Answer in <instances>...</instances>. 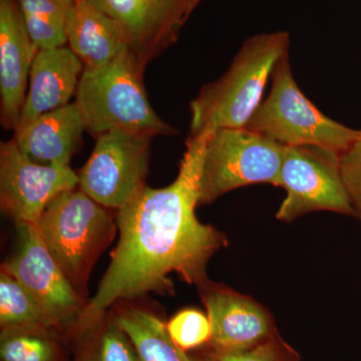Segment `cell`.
Returning a JSON list of instances; mask_svg holds the SVG:
<instances>
[{
  "instance_id": "obj_1",
  "label": "cell",
  "mask_w": 361,
  "mask_h": 361,
  "mask_svg": "<svg viewBox=\"0 0 361 361\" xmlns=\"http://www.w3.org/2000/svg\"><path fill=\"white\" fill-rule=\"evenodd\" d=\"M210 135L188 137L179 174L161 189L146 186L118 209L120 239L97 294L78 317L80 331L94 329L118 300L149 292L172 293L169 275L188 284L208 281L206 268L216 252L228 245L222 232L196 216L200 204L204 153Z\"/></svg>"
},
{
  "instance_id": "obj_2",
  "label": "cell",
  "mask_w": 361,
  "mask_h": 361,
  "mask_svg": "<svg viewBox=\"0 0 361 361\" xmlns=\"http://www.w3.org/2000/svg\"><path fill=\"white\" fill-rule=\"evenodd\" d=\"M289 35L261 33L242 45L229 70L206 85L190 104V137L222 129H244L262 103L278 61L288 54Z\"/></svg>"
},
{
  "instance_id": "obj_3",
  "label": "cell",
  "mask_w": 361,
  "mask_h": 361,
  "mask_svg": "<svg viewBox=\"0 0 361 361\" xmlns=\"http://www.w3.org/2000/svg\"><path fill=\"white\" fill-rule=\"evenodd\" d=\"M144 71L130 49L106 65L85 68L75 103L90 135L97 139L116 130L151 137L177 134L152 108L142 82Z\"/></svg>"
},
{
  "instance_id": "obj_4",
  "label": "cell",
  "mask_w": 361,
  "mask_h": 361,
  "mask_svg": "<svg viewBox=\"0 0 361 361\" xmlns=\"http://www.w3.org/2000/svg\"><path fill=\"white\" fill-rule=\"evenodd\" d=\"M269 96L258 106L245 129L285 146H313L342 156L361 130L350 129L318 110L299 90L288 54L273 70Z\"/></svg>"
},
{
  "instance_id": "obj_5",
  "label": "cell",
  "mask_w": 361,
  "mask_h": 361,
  "mask_svg": "<svg viewBox=\"0 0 361 361\" xmlns=\"http://www.w3.org/2000/svg\"><path fill=\"white\" fill-rule=\"evenodd\" d=\"M35 226L47 250L75 287L84 283L114 232L108 208L77 188L54 199Z\"/></svg>"
},
{
  "instance_id": "obj_6",
  "label": "cell",
  "mask_w": 361,
  "mask_h": 361,
  "mask_svg": "<svg viewBox=\"0 0 361 361\" xmlns=\"http://www.w3.org/2000/svg\"><path fill=\"white\" fill-rule=\"evenodd\" d=\"M286 146L245 129H222L209 135L204 153L200 204L255 184L277 187Z\"/></svg>"
},
{
  "instance_id": "obj_7",
  "label": "cell",
  "mask_w": 361,
  "mask_h": 361,
  "mask_svg": "<svg viewBox=\"0 0 361 361\" xmlns=\"http://www.w3.org/2000/svg\"><path fill=\"white\" fill-rule=\"evenodd\" d=\"M341 156L313 146H286L277 187L286 197L276 218L292 222L315 211L355 217L339 169Z\"/></svg>"
},
{
  "instance_id": "obj_8",
  "label": "cell",
  "mask_w": 361,
  "mask_h": 361,
  "mask_svg": "<svg viewBox=\"0 0 361 361\" xmlns=\"http://www.w3.org/2000/svg\"><path fill=\"white\" fill-rule=\"evenodd\" d=\"M152 139L121 130L99 135L78 174L80 189L106 208L127 205L147 186Z\"/></svg>"
},
{
  "instance_id": "obj_9",
  "label": "cell",
  "mask_w": 361,
  "mask_h": 361,
  "mask_svg": "<svg viewBox=\"0 0 361 361\" xmlns=\"http://www.w3.org/2000/svg\"><path fill=\"white\" fill-rule=\"evenodd\" d=\"M78 186L71 166L33 163L14 139L0 145V203L16 225H37L54 199Z\"/></svg>"
},
{
  "instance_id": "obj_10",
  "label": "cell",
  "mask_w": 361,
  "mask_h": 361,
  "mask_svg": "<svg viewBox=\"0 0 361 361\" xmlns=\"http://www.w3.org/2000/svg\"><path fill=\"white\" fill-rule=\"evenodd\" d=\"M18 248L2 269L16 278L32 297L47 329L82 313L77 289L44 245L37 226L18 225Z\"/></svg>"
},
{
  "instance_id": "obj_11",
  "label": "cell",
  "mask_w": 361,
  "mask_h": 361,
  "mask_svg": "<svg viewBox=\"0 0 361 361\" xmlns=\"http://www.w3.org/2000/svg\"><path fill=\"white\" fill-rule=\"evenodd\" d=\"M115 23L146 68L179 39L202 0H87Z\"/></svg>"
},
{
  "instance_id": "obj_12",
  "label": "cell",
  "mask_w": 361,
  "mask_h": 361,
  "mask_svg": "<svg viewBox=\"0 0 361 361\" xmlns=\"http://www.w3.org/2000/svg\"><path fill=\"white\" fill-rule=\"evenodd\" d=\"M199 288L210 320V342L216 353L248 350L273 336L272 316L250 296L209 280Z\"/></svg>"
},
{
  "instance_id": "obj_13",
  "label": "cell",
  "mask_w": 361,
  "mask_h": 361,
  "mask_svg": "<svg viewBox=\"0 0 361 361\" xmlns=\"http://www.w3.org/2000/svg\"><path fill=\"white\" fill-rule=\"evenodd\" d=\"M39 51L28 35L18 0H0V116L7 130H16L20 123Z\"/></svg>"
},
{
  "instance_id": "obj_14",
  "label": "cell",
  "mask_w": 361,
  "mask_h": 361,
  "mask_svg": "<svg viewBox=\"0 0 361 361\" xmlns=\"http://www.w3.org/2000/svg\"><path fill=\"white\" fill-rule=\"evenodd\" d=\"M84 70V63L70 47L39 49L30 71V87L18 127L71 104Z\"/></svg>"
},
{
  "instance_id": "obj_15",
  "label": "cell",
  "mask_w": 361,
  "mask_h": 361,
  "mask_svg": "<svg viewBox=\"0 0 361 361\" xmlns=\"http://www.w3.org/2000/svg\"><path fill=\"white\" fill-rule=\"evenodd\" d=\"M85 130L80 109L71 103L16 128L13 139L33 163L70 166L82 146Z\"/></svg>"
},
{
  "instance_id": "obj_16",
  "label": "cell",
  "mask_w": 361,
  "mask_h": 361,
  "mask_svg": "<svg viewBox=\"0 0 361 361\" xmlns=\"http://www.w3.org/2000/svg\"><path fill=\"white\" fill-rule=\"evenodd\" d=\"M66 33L70 49L85 68L106 65L129 49L115 23L87 0L73 1Z\"/></svg>"
},
{
  "instance_id": "obj_17",
  "label": "cell",
  "mask_w": 361,
  "mask_h": 361,
  "mask_svg": "<svg viewBox=\"0 0 361 361\" xmlns=\"http://www.w3.org/2000/svg\"><path fill=\"white\" fill-rule=\"evenodd\" d=\"M115 320L130 337L139 361H184L167 324L154 313L132 308L123 311Z\"/></svg>"
},
{
  "instance_id": "obj_18",
  "label": "cell",
  "mask_w": 361,
  "mask_h": 361,
  "mask_svg": "<svg viewBox=\"0 0 361 361\" xmlns=\"http://www.w3.org/2000/svg\"><path fill=\"white\" fill-rule=\"evenodd\" d=\"M75 0H18L28 35L39 49L65 47L66 26Z\"/></svg>"
},
{
  "instance_id": "obj_19",
  "label": "cell",
  "mask_w": 361,
  "mask_h": 361,
  "mask_svg": "<svg viewBox=\"0 0 361 361\" xmlns=\"http://www.w3.org/2000/svg\"><path fill=\"white\" fill-rule=\"evenodd\" d=\"M1 329L47 330L44 315L25 287L9 273L0 274Z\"/></svg>"
},
{
  "instance_id": "obj_20",
  "label": "cell",
  "mask_w": 361,
  "mask_h": 361,
  "mask_svg": "<svg viewBox=\"0 0 361 361\" xmlns=\"http://www.w3.org/2000/svg\"><path fill=\"white\" fill-rule=\"evenodd\" d=\"M47 330L1 329V361H54L56 349Z\"/></svg>"
},
{
  "instance_id": "obj_21",
  "label": "cell",
  "mask_w": 361,
  "mask_h": 361,
  "mask_svg": "<svg viewBox=\"0 0 361 361\" xmlns=\"http://www.w3.org/2000/svg\"><path fill=\"white\" fill-rule=\"evenodd\" d=\"M167 329L175 345L184 351L203 345L212 336L208 315L197 310L180 311L168 323Z\"/></svg>"
},
{
  "instance_id": "obj_22",
  "label": "cell",
  "mask_w": 361,
  "mask_h": 361,
  "mask_svg": "<svg viewBox=\"0 0 361 361\" xmlns=\"http://www.w3.org/2000/svg\"><path fill=\"white\" fill-rule=\"evenodd\" d=\"M82 361H139L130 337L120 325L109 322Z\"/></svg>"
},
{
  "instance_id": "obj_23",
  "label": "cell",
  "mask_w": 361,
  "mask_h": 361,
  "mask_svg": "<svg viewBox=\"0 0 361 361\" xmlns=\"http://www.w3.org/2000/svg\"><path fill=\"white\" fill-rule=\"evenodd\" d=\"M339 169L355 217L361 221V134L339 159Z\"/></svg>"
},
{
  "instance_id": "obj_24",
  "label": "cell",
  "mask_w": 361,
  "mask_h": 361,
  "mask_svg": "<svg viewBox=\"0 0 361 361\" xmlns=\"http://www.w3.org/2000/svg\"><path fill=\"white\" fill-rule=\"evenodd\" d=\"M215 361H287L283 348L274 336L255 348L232 353H216Z\"/></svg>"
},
{
  "instance_id": "obj_25",
  "label": "cell",
  "mask_w": 361,
  "mask_h": 361,
  "mask_svg": "<svg viewBox=\"0 0 361 361\" xmlns=\"http://www.w3.org/2000/svg\"><path fill=\"white\" fill-rule=\"evenodd\" d=\"M179 349V353L180 356H182L183 360L184 361H215L213 360V358H211V360H201V358H196L194 357V356L188 355L186 353V351L182 350V349Z\"/></svg>"
}]
</instances>
